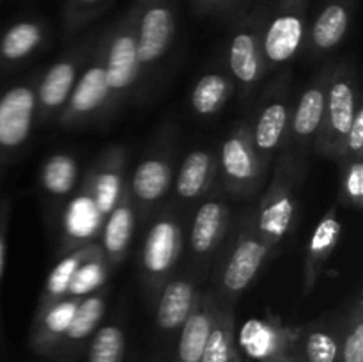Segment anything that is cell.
I'll return each instance as SVG.
<instances>
[{"label":"cell","instance_id":"d6a6232c","mask_svg":"<svg viewBox=\"0 0 363 362\" xmlns=\"http://www.w3.org/2000/svg\"><path fill=\"white\" fill-rule=\"evenodd\" d=\"M126 334L119 325L98 327L87 348V362H123Z\"/></svg>","mask_w":363,"mask_h":362},{"label":"cell","instance_id":"ffe728a7","mask_svg":"<svg viewBox=\"0 0 363 362\" xmlns=\"http://www.w3.org/2000/svg\"><path fill=\"white\" fill-rule=\"evenodd\" d=\"M197 302V291L190 280H170L160 295L156 307V325L163 332H174L183 327Z\"/></svg>","mask_w":363,"mask_h":362},{"label":"cell","instance_id":"7c38bea8","mask_svg":"<svg viewBox=\"0 0 363 362\" xmlns=\"http://www.w3.org/2000/svg\"><path fill=\"white\" fill-rule=\"evenodd\" d=\"M268 252L269 247L261 240L259 234L241 238L223 270V290L230 295L243 293L262 268Z\"/></svg>","mask_w":363,"mask_h":362},{"label":"cell","instance_id":"4316f807","mask_svg":"<svg viewBox=\"0 0 363 362\" xmlns=\"http://www.w3.org/2000/svg\"><path fill=\"white\" fill-rule=\"evenodd\" d=\"M342 329L314 327L303 334L293 358L298 362H339Z\"/></svg>","mask_w":363,"mask_h":362},{"label":"cell","instance_id":"603a6c76","mask_svg":"<svg viewBox=\"0 0 363 362\" xmlns=\"http://www.w3.org/2000/svg\"><path fill=\"white\" fill-rule=\"evenodd\" d=\"M170 181H172V169L169 160L163 156H149L142 160L135 169L130 181V192L133 199L149 206L167 194Z\"/></svg>","mask_w":363,"mask_h":362},{"label":"cell","instance_id":"e575fe53","mask_svg":"<svg viewBox=\"0 0 363 362\" xmlns=\"http://www.w3.org/2000/svg\"><path fill=\"white\" fill-rule=\"evenodd\" d=\"M108 6V0H67L64 11V27L67 32H74L91 21L96 14Z\"/></svg>","mask_w":363,"mask_h":362},{"label":"cell","instance_id":"9c48e42d","mask_svg":"<svg viewBox=\"0 0 363 362\" xmlns=\"http://www.w3.org/2000/svg\"><path fill=\"white\" fill-rule=\"evenodd\" d=\"M183 248V231L170 216H163L147 231L142 248V270L149 284H160L176 266Z\"/></svg>","mask_w":363,"mask_h":362},{"label":"cell","instance_id":"6da1fadb","mask_svg":"<svg viewBox=\"0 0 363 362\" xmlns=\"http://www.w3.org/2000/svg\"><path fill=\"white\" fill-rule=\"evenodd\" d=\"M135 16L137 7H131L123 20L117 21L101 45L103 66L108 82L112 102L123 99L140 78V62L135 39Z\"/></svg>","mask_w":363,"mask_h":362},{"label":"cell","instance_id":"44dd1931","mask_svg":"<svg viewBox=\"0 0 363 362\" xmlns=\"http://www.w3.org/2000/svg\"><path fill=\"white\" fill-rule=\"evenodd\" d=\"M353 0H330L315 18L311 31V43L315 52H330L346 38L351 23Z\"/></svg>","mask_w":363,"mask_h":362},{"label":"cell","instance_id":"ab89813d","mask_svg":"<svg viewBox=\"0 0 363 362\" xmlns=\"http://www.w3.org/2000/svg\"><path fill=\"white\" fill-rule=\"evenodd\" d=\"M272 362H298V361H296V358L289 357V355H284V357L275 358V361H272Z\"/></svg>","mask_w":363,"mask_h":362},{"label":"cell","instance_id":"ac0fdd59","mask_svg":"<svg viewBox=\"0 0 363 362\" xmlns=\"http://www.w3.org/2000/svg\"><path fill=\"white\" fill-rule=\"evenodd\" d=\"M289 128V106L284 99L275 98L262 106L257 121H255L252 142H254L255 155L261 165L266 169L269 156L282 144L286 131Z\"/></svg>","mask_w":363,"mask_h":362},{"label":"cell","instance_id":"e0dca14e","mask_svg":"<svg viewBox=\"0 0 363 362\" xmlns=\"http://www.w3.org/2000/svg\"><path fill=\"white\" fill-rule=\"evenodd\" d=\"M215 312L216 302H213L211 297H204L201 302H195L194 311L179 329V343H177L174 362H201L206 341L215 322Z\"/></svg>","mask_w":363,"mask_h":362},{"label":"cell","instance_id":"cb8c5ba5","mask_svg":"<svg viewBox=\"0 0 363 362\" xmlns=\"http://www.w3.org/2000/svg\"><path fill=\"white\" fill-rule=\"evenodd\" d=\"M340 238V220L337 209H330L315 227L308 243L307 263H305V290H312L326 259L335 251Z\"/></svg>","mask_w":363,"mask_h":362},{"label":"cell","instance_id":"7402d4cb","mask_svg":"<svg viewBox=\"0 0 363 362\" xmlns=\"http://www.w3.org/2000/svg\"><path fill=\"white\" fill-rule=\"evenodd\" d=\"M227 220H229V212H227L225 202L218 201V199L206 201L197 209L194 226H191V251L197 256L211 254L216 245L220 243V240L223 238Z\"/></svg>","mask_w":363,"mask_h":362},{"label":"cell","instance_id":"4fadbf2b","mask_svg":"<svg viewBox=\"0 0 363 362\" xmlns=\"http://www.w3.org/2000/svg\"><path fill=\"white\" fill-rule=\"evenodd\" d=\"M230 73L238 84L248 91L262 77L266 64L262 59L261 35L254 27H241L234 32L229 46Z\"/></svg>","mask_w":363,"mask_h":362},{"label":"cell","instance_id":"d590c367","mask_svg":"<svg viewBox=\"0 0 363 362\" xmlns=\"http://www.w3.org/2000/svg\"><path fill=\"white\" fill-rule=\"evenodd\" d=\"M346 172H344V195L347 202L354 208H362L363 204V162L362 158H347Z\"/></svg>","mask_w":363,"mask_h":362},{"label":"cell","instance_id":"4dcf8cb0","mask_svg":"<svg viewBox=\"0 0 363 362\" xmlns=\"http://www.w3.org/2000/svg\"><path fill=\"white\" fill-rule=\"evenodd\" d=\"M41 187L45 188L46 194L52 197H64L69 195L78 180V165L73 156L57 153L52 155L43 165L41 174Z\"/></svg>","mask_w":363,"mask_h":362},{"label":"cell","instance_id":"1f68e13d","mask_svg":"<svg viewBox=\"0 0 363 362\" xmlns=\"http://www.w3.org/2000/svg\"><path fill=\"white\" fill-rule=\"evenodd\" d=\"M230 91L233 84L225 75L208 73L197 82L191 92V106L199 116H213L223 109Z\"/></svg>","mask_w":363,"mask_h":362},{"label":"cell","instance_id":"277c9868","mask_svg":"<svg viewBox=\"0 0 363 362\" xmlns=\"http://www.w3.org/2000/svg\"><path fill=\"white\" fill-rule=\"evenodd\" d=\"M358 96L354 80L350 75H337L330 78L326 91L325 117L321 130L315 138V148L333 158H344L346 137L353 124L354 112L358 109Z\"/></svg>","mask_w":363,"mask_h":362},{"label":"cell","instance_id":"5b68a950","mask_svg":"<svg viewBox=\"0 0 363 362\" xmlns=\"http://www.w3.org/2000/svg\"><path fill=\"white\" fill-rule=\"evenodd\" d=\"M307 27V0H282L275 16L261 35L266 67L280 66L293 59L303 45Z\"/></svg>","mask_w":363,"mask_h":362},{"label":"cell","instance_id":"f1b7e54d","mask_svg":"<svg viewBox=\"0 0 363 362\" xmlns=\"http://www.w3.org/2000/svg\"><path fill=\"white\" fill-rule=\"evenodd\" d=\"M92 247H94V245H87V247L78 248V251L67 254L62 261L57 263V266L50 272L48 280H46V286L45 290H43L41 300H39L35 314L46 311V309L52 307L53 304H57V302H60L62 298H66L67 286H69L74 270H77L78 266H80V263L91 254Z\"/></svg>","mask_w":363,"mask_h":362},{"label":"cell","instance_id":"d4e9b609","mask_svg":"<svg viewBox=\"0 0 363 362\" xmlns=\"http://www.w3.org/2000/svg\"><path fill=\"white\" fill-rule=\"evenodd\" d=\"M45 25L38 20H21L11 25L0 38V59L4 64H20L45 41Z\"/></svg>","mask_w":363,"mask_h":362},{"label":"cell","instance_id":"9a60e30c","mask_svg":"<svg viewBox=\"0 0 363 362\" xmlns=\"http://www.w3.org/2000/svg\"><path fill=\"white\" fill-rule=\"evenodd\" d=\"M80 298H62L46 311L39 312L34 318L30 332V346L35 353L55 355L64 332L69 327Z\"/></svg>","mask_w":363,"mask_h":362},{"label":"cell","instance_id":"7a4b0ae2","mask_svg":"<svg viewBox=\"0 0 363 362\" xmlns=\"http://www.w3.org/2000/svg\"><path fill=\"white\" fill-rule=\"evenodd\" d=\"M296 165L291 156H284L277 167L275 177L269 183L261 201L257 215V234L269 248L289 234L296 216Z\"/></svg>","mask_w":363,"mask_h":362},{"label":"cell","instance_id":"484cf974","mask_svg":"<svg viewBox=\"0 0 363 362\" xmlns=\"http://www.w3.org/2000/svg\"><path fill=\"white\" fill-rule=\"evenodd\" d=\"M213 167H215V162H213V156L208 151H202V149L191 151L184 158L179 174H177V195L181 199H186V201H194V199L201 197L206 188L209 187Z\"/></svg>","mask_w":363,"mask_h":362},{"label":"cell","instance_id":"30bf717a","mask_svg":"<svg viewBox=\"0 0 363 362\" xmlns=\"http://www.w3.org/2000/svg\"><path fill=\"white\" fill-rule=\"evenodd\" d=\"M84 53L85 48H80V52L57 60L41 78L38 91H35V98H38V110L41 112L43 119L64 109L78 78V70H80Z\"/></svg>","mask_w":363,"mask_h":362},{"label":"cell","instance_id":"3957f363","mask_svg":"<svg viewBox=\"0 0 363 362\" xmlns=\"http://www.w3.org/2000/svg\"><path fill=\"white\" fill-rule=\"evenodd\" d=\"M135 39L140 70L147 71L160 62L176 35V11L172 0L135 2Z\"/></svg>","mask_w":363,"mask_h":362},{"label":"cell","instance_id":"f546056e","mask_svg":"<svg viewBox=\"0 0 363 362\" xmlns=\"http://www.w3.org/2000/svg\"><path fill=\"white\" fill-rule=\"evenodd\" d=\"M106 275H108V261L103 254V248L94 243L91 254L74 270L69 286H67L66 297L84 298L94 293L105 283Z\"/></svg>","mask_w":363,"mask_h":362},{"label":"cell","instance_id":"836d02e7","mask_svg":"<svg viewBox=\"0 0 363 362\" xmlns=\"http://www.w3.org/2000/svg\"><path fill=\"white\" fill-rule=\"evenodd\" d=\"M339 362H363V318L360 304L342 329Z\"/></svg>","mask_w":363,"mask_h":362},{"label":"cell","instance_id":"2e32d148","mask_svg":"<svg viewBox=\"0 0 363 362\" xmlns=\"http://www.w3.org/2000/svg\"><path fill=\"white\" fill-rule=\"evenodd\" d=\"M106 309V298L103 293L87 295V297L78 300L74 314L71 318L69 327L64 332L62 341H60L57 353L59 357H66V355H77L80 348L84 346L85 341L91 339L92 334L98 330L99 322H101L103 314Z\"/></svg>","mask_w":363,"mask_h":362},{"label":"cell","instance_id":"83f0119b","mask_svg":"<svg viewBox=\"0 0 363 362\" xmlns=\"http://www.w3.org/2000/svg\"><path fill=\"white\" fill-rule=\"evenodd\" d=\"M201 362H236L234 318L229 309L216 305L215 322L206 341Z\"/></svg>","mask_w":363,"mask_h":362},{"label":"cell","instance_id":"60d3db41","mask_svg":"<svg viewBox=\"0 0 363 362\" xmlns=\"http://www.w3.org/2000/svg\"><path fill=\"white\" fill-rule=\"evenodd\" d=\"M0 162H2V160H0Z\"/></svg>","mask_w":363,"mask_h":362},{"label":"cell","instance_id":"8992f818","mask_svg":"<svg viewBox=\"0 0 363 362\" xmlns=\"http://www.w3.org/2000/svg\"><path fill=\"white\" fill-rule=\"evenodd\" d=\"M38 112L32 85H14L0 94V160L27 144Z\"/></svg>","mask_w":363,"mask_h":362},{"label":"cell","instance_id":"74e56055","mask_svg":"<svg viewBox=\"0 0 363 362\" xmlns=\"http://www.w3.org/2000/svg\"><path fill=\"white\" fill-rule=\"evenodd\" d=\"M7 219H9V206L7 202H0V283H2L4 268H6Z\"/></svg>","mask_w":363,"mask_h":362},{"label":"cell","instance_id":"ba28073f","mask_svg":"<svg viewBox=\"0 0 363 362\" xmlns=\"http://www.w3.org/2000/svg\"><path fill=\"white\" fill-rule=\"evenodd\" d=\"M223 180L236 194H254L261 183L264 167L255 155L252 133L247 128L234 131L220 149Z\"/></svg>","mask_w":363,"mask_h":362},{"label":"cell","instance_id":"52a82bcc","mask_svg":"<svg viewBox=\"0 0 363 362\" xmlns=\"http://www.w3.org/2000/svg\"><path fill=\"white\" fill-rule=\"evenodd\" d=\"M110 103H112V94L106 82L101 48H99L96 52V59L74 82L69 98L64 109L60 110L59 121L64 126L85 123L92 119L99 110H108Z\"/></svg>","mask_w":363,"mask_h":362},{"label":"cell","instance_id":"8d00e7d4","mask_svg":"<svg viewBox=\"0 0 363 362\" xmlns=\"http://www.w3.org/2000/svg\"><path fill=\"white\" fill-rule=\"evenodd\" d=\"M363 153V105L360 103L354 112L353 124L346 137L344 146V158H362Z\"/></svg>","mask_w":363,"mask_h":362},{"label":"cell","instance_id":"8fae6325","mask_svg":"<svg viewBox=\"0 0 363 362\" xmlns=\"http://www.w3.org/2000/svg\"><path fill=\"white\" fill-rule=\"evenodd\" d=\"M330 75L325 73L314 82L308 89H305L300 96L293 121H291V144L298 149H307L311 142H315L319 130H321L323 117H325L326 91H328Z\"/></svg>","mask_w":363,"mask_h":362},{"label":"cell","instance_id":"5bb4252c","mask_svg":"<svg viewBox=\"0 0 363 362\" xmlns=\"http://www.w3.org/2000/svg\"><path fill=\"white\" fill-rule=\"evenodd\" d=\"M124 155L119 151H110L103 156L99 165L92 172V180L89 181V195L92 199L96 212L101 219H105L113 206L117 204L123 195L124 188Z\"/></svg>","mask_w":363,"mask_h":362},{"label":"cell","instance_id":"f35d334b","mask_svg":"<svg viewBox=\"0 0 363 362\" xmlns=\"http://www.w3.org/2000/svg\"><path fill=\"white\" fill-rule=\"evenodd\" d=\"M223 2H227V0H195L197 7H201V9H206V11L223 6Z\"/></svg>","mask_w":363,"mask_h":362},{"label":"cell","instance_id":"d6986e66","mask_svg":"<svg viewBox=\"0 0 363 362\" xmlns=\"http://www.w3.org/2000/svg\"><path fill=\"white\" fill-rule=\"evenodd\" d=\"M105 219L106 222L103 226L101 248L106 261L116 265L126 256L135 231V209L126 190L123 192L117 204L113 206V209Z\"/></svg>","mask_w":363,"mask_h":362}]
</instances>
